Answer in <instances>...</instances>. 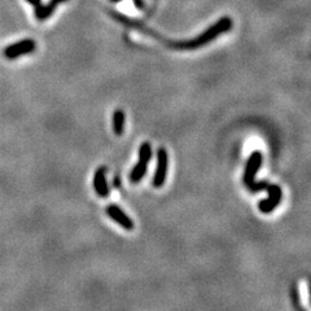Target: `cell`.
Here are the masks:
<instances>
[{"instance_id":"cell-1","label":"cell","mask_w":311,"mask_h":311,"mask_svg":"<svg viewBox=\"0 0 311 311\" xmlns=\"http://www.w3.org/2000/svg\"><path fill=\"white\" fill-rule=\"evenodd\" d=\"M232 27V21L228 17L219 19L218 22L214 23L213 26H210L206 31H204L201 35H198L197 38L192 39L190 42L183 43L179 47L183 48H188V50H194V48H200V47L205 46L208 43H210L213 39L218 38L220 34H223L226 31H228Z\"/></svg>"},{"instance_id":"cell-2","label":"cell","mask_w":311,"mask_h":311,"mask_svg":"<svg viewBox=\"0 0 311 311\" xmlns=\"http://www.w3.org/2000/svg\"><path fill=\"white\" fill-rule=\"evenodd\" d=\"M151 158H152V145L148 141H144L139 148V161L130 173V182L139 183L144 178Z\"/></svg>"},{"instance_id":"cell-3","label":"cell","mask_w":311,"mask_h":311,"mask_svg":"<svg viewBox=\"0 0 311 311\" xmlns=\"http://www.w3.org/2000/svg\"><path fill=\"white\" fill-rule=\"evenodd\" d=\"M169 171V155L165 148L157 151V166H156L155 176H153V187L161 188L165 184Z\"/></svg>"},{"instance_id":"cell-4","label":"cell","mask_w":311,"mask_h":311,"mask_svg":"<svg viewBox=\"0 0 311 311\" xmlns=\"http://www.w3.org/2000/svg\"><path fill=\"white\" fill-rule=\"evenodd\" d=\"M34 50V40H33V39H25V40H21V42H17L15 43V44L8 46L7 48L4 50V56L7 57L8 60H13V58H17V57L19 56L31 53Z\"/></svg>"},{"instance_id":"cell-5","label":"cell","mask_w":311,"mask_h":311,"mask_svg":"<svg viewBox=\"0 0 311 311\" xmlns=\"http://www.w3.org/2000/svg\"><path fill=\"white\" fill-rule=\"evenodd\" d=\"M105 212L110 219L117 222L122 228H125L126 231H131V230H134V226H135V224H134L133 219H131V218H130V216L118 205H116V204H110V205L106 206Z\"/></svg>"},{"instance_id":"cell-6","label":"cell","mask_w":311,"mask_h":311,"mask_svg":"<svg viewBox=\"0 0 311 311\" xmlns=\"http://www.w3.org/2000/svg\"><path fill=\"white\" fill-rule=\"evenodd\" d=\"M262 165V153L255 151V152L252 153V156L249 157L247 162V166H245V171H244V183L245 186H249L251 183L254 182L255 174L258 173V170L261 169Z\"/></svg>"},{"instance_id":"cell-7","label":"cell","mask_w":311,"mask_h":311,"mask_svg":"<svg viewBox=\"0 0 311 311\" xmlns=\"http://www.w3.org/2000/svg\"><path fill=\"white\" fill-rule=\"evenodd\" d=\"M106 166H100L96 169L94 174V190L99 197H108L109 196V187L106 182Z\"/></svg>"},{"instance_id":"cell-8","label":"cell","mask_w":311,"mask_h":311,"mask_svg":"<svg viewBox=\"0 0 311 311\" xmlns=\"http://www.w3.org/2000/svg\"><path fill=\"white\" fill-rule=\"evenodd\" d=\"M66 0H51L48 5H40L39 4L37 9H35V17L39 19V21H44L46 19H48L51 15L53 13V9L56 8L57 4L65 3Z\"/></svg>"},{"instance_id":"cell-9","label":"cell","mask_w":311,"mask_h":311,"mask_svg":"<svg viewBox=\"0 0 311 311\" xmlns=\"http://www.w3.org/2000/svg\"><path fill=\"white\" fill-rule=\"evenodd\" d=\"M125 122H126V116L125 112L122 109L114 110L113 118H112V123H113V131L116 135L121 136L123 131H125Z\"/></svg>"},{"instance_id":"cell-10","label":"cell","mask_w":311,"mask_h":311,"mask_svg":"<svg viewBox=\"0 0 311 311\" xmlns=\"http://www.w3.org/2000/svg\"><path fill=\"white\" fill-rule=\"evenodd\" d=\"M281 196L283 194H275V196H269L266 200H262L258 204V208L262 213L269 214V213L273 212V209L276 208L281 201Z\"/></svg>"},{"instance_id":"cell-11","label":"cell","mask_w":311,"mask_h":311,"mask_svg":"<svg viewBox=\"0 0 311 311\" xmlns=\"http://www.w3.org/2000/svg\"><path fill=\"white\" fill-rule=\"evenodd\" d=\"M113 186H114V188H119V187H121V182H119V178H116V179H113Z\"/></svg>"},{"instance_id":"cell-12","label":"cell","mask_w":311,"mask_h":311,"mask_svg":"<svg viewBox=\"0 0 311 311\" xmlns=\"http://www.w3.org/2000/svg\"><path fill=\"white\" fill-rule=\"evenodd\" d=\"M27 3H30L33 4V5H35V7H38L39 4H40V0H26Z\"/></svg>"}]
</instances>
